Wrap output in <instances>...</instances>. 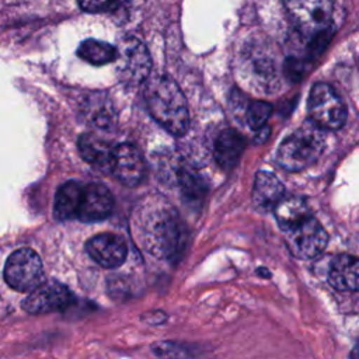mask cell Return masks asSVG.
Wrapping results in <instances>:
<instances>
[{"mask_svg":"<svg viewBox=\"0 0 359 359\" xmlns=\"http://www.w3.org/2000/svg\"><path fill=\"white\" fill-rule=\"evenodd\" d=\"M83 184L77 181H67L59 187L55 195L53 215L57 220L66 222L76 219Z\"/></svg>","mask_w":359,"mask_h":359,"instance_id":"17","label":"cell"},{"mask_svg":"<svg viewBox=\"0 0 359 359\" xmlns=\"http://www.w3.org/2000/svg\"><path fill=\"white\" fill-rule=\"evenodd\" d=\"M111 171L122 184L137 187L143 181L146 172V164L140 150L130 143L115 146Z\"/></svg>","mask_w":359,"mask_h":359,"instance_id":"10","label":"cell"},{"mask_svg":"<svg viewBox=\"0 0 359 359\" xmlns=\"http://www.w3.org/2000/svg\"><path fill=\"white\" fill-rule=\"evenodd\" d=\"M285 196L283 184L269 171H258L255 174L252 188V202L259 210H271Z\"/></svg>","mask_w":359,"mask_h":359,"instance_id":"13","label":"cell"},{"mask_svg":"<svg viewBox=\"0 0 359 359\" xmlns=\"http://www.w3.org/2000/svg\"><path fill=\"white\" fill-rule=\"evenodd\" d=\"M244 139L237 130L224 129L215 144V158L217 164L224 170L233 168L238 163L244 151Z\"/></svg>","mask_w":359,"mask_h":359,"instance_id":"16","label":"cell"},{"mask_svg":"<svg viewBox=\"0 0 359 359\" xmlns=\"http://www.w3.org/2000/svg\"><path fill=\"white\" fill-rule=\"evenodd\" d=\"M142 320L150 325H160V324L165 323L167 314L161 310H151V311H146L144 314H142Z\"/></svg>","mask_w":359,"mask_h":359,"instance_id":"24","label":"cell"},{"mask_svg":"<svg viewBox=\"0 0 359 359\" xmlns=\"http://www.w3.org/2000/svg\"><path fill=\"white\" fill-rule=\"evenodd\" d=\"M119 6H122V3L119 1H80V7L84 11L88 13H107V11H114L115 8H118Z\"/></svg>","mask_w":359,"mask_h":359,"instance_id":"23","label":"cell"},{"mask_svg":"<svg viewBox=\"0 0 359 359\" xmlns=\"http://www.w3.org/2000/svg\"><path fill=\"white\" fill-rule=\"evenodd\" d=\"M273 213H275V219H276L279 227L285 231L290 230L292 227L302 223L304 219H307L310 216L304 199L300 196H294V195L283 196L275 205Z\"/></svg>","mask_w":359,"mask_h":359,"instance_id":"18","label":"cell"},{"mask_svg":"<svg viewBox=\"0 0 359 359\" xmlns=\"http://www.w3.org/2000/svg\"><path fill=\"white\" fill-rule=\"evenodd\" d=\"M77 55L95 66L107 65L115 62L116 59V48L108 42L98 39H86L79 45Z\"/></svg>","mask_w":359,"mask_h":359,"instance_id":"20","label":"cell"},{"mask_svg":"<svg viewBox=\"0 0 359 359\" xmlns=\"http://www.w3.org/2000/svg\"><path fill=\"white\" fill-rule=\"evenodd\" d=\"M307 111L310 122L325 130H337L344 126L346 121V107L337 91L327 83H317L313 86Z\"/></svg>","mask_w":359,"mask_h":359,"instance_id":"5","label":"cell"},{"mask_svg":"<svg viewBox=\"0 0 359 359\" xmlns=\"http://www.w3.org/2000/svg\"><path fill=\"white\" fill-rule=\"evenodd\" d=\"M6 283L17 292H32L45 282L42 261L31 248H20L10 254L3 272Z\"/></svg>","mask_w":359,"mask_h":359,"instance_id":"6","label":"cell"},{"mask_svg":"<svg viewBox=\"0 0 359 359\" xmlns=\"http://www.w3.org/2000/svg\"><path fill=\"white\" fill-rule=\"evenodd\" d=\"M327 243V231L311 216L287 230L286 234L289 251L299 259H311L318 257L325 250Z\"/></svg>","mask_w":359,"mask_h":359,"instance_id":"8","label":"cell"},{"mask_svg":"<svg viewBox=\"0 0 359 359\" xmlns=\"http://www.w3.org/2000/svg\"><path fill=\"white\" fill-rule=\"evenodd\" d=\"M151 353L158 359H195L202 355V346L182 341H158L150 345Z\"/></svg>","mask_w":359,"mask_h":359,"instance_id":"19","label":"cell"},{"mask_svg":"<svg viewBox=\"0 0 359 359\" xmlns=\"http://www.w3.org/2000/svg\"><path fill=\"white\" fill-rule=\"evenodd\" d=\"M271 112H272L271 104H268L265 101H252L248 105V109L245 114L250 128L254 130L262 129L265 126V122L268 121Z\"/></svg>","mask_w":359,"mask_h":359,"instance_id":"22","label":"cell"},{"mask_svg":"<svg viewBox=\"0 0 359 359\" xmlns=\"http://www.w3.org/2000/svg\"><path fill=\"white\" fill-rule=\"evenodd\" d=\"M358 280V259L348 254L337 255L328 271L330 285L341 292H356Z\"/></svg>","mask_w":359,"mask_h":359,"instance_id":"15","label":"cell"},{"mask_svg":"<svg viewBox=\"0 0 359 359\" xmlns=\"http://www.w3.org/2000/svg\"><path fill=\"white\" fill-rule=\"evenodd\" d=\"M114 199L108 188L98 182L83 185L76 219L93 223L107 219L111 215Z\"/></svg>","mask_w":359,"mask_h":359,"instance_id":"11","label":"cell"},{"mask_svg":"<svg viewBox=\"0 0 359 359\" xmlns=\"http://www.w3.org/2000/svg\"><path fill=\"white\" fill-rule=\"evenodd\" d=\"M144 98L150 115L165 130L175 136H181L188 130V104L184 93L172 79L158 76L149 80Z\"/></svg>","mask_w":359,"mask_h":359,"instance_id":"2","label":"cell"},{"mask_svg":"<svg viewBox=\"0 0 359 359\" xmlns=\"http://www.w3.org/2000/svg\"><path fill=\"white\" fill-rule=\"evenodd\" d=\"M116 74L126 87L143 84L151 70V57L146 45L135 38H123L116 48Z\"/></svg>","mask_w":359,"mask_h":359,"instance_id":"4","label":"cell"},{"mask_svg":"<svg viewBox=\"0 0 359 359\" xmlns=\"http://www.w3.org/2000/svg\"><path fill=\"white\" fill-rule=\"evenodd\" d=\"M79 151L81 157L91 165H94L98 170L111 171V163H112V154L114 147L109 142L93 135V133H84L79 137Z\"/></svg>","mask_w":359,"mask_h":359,"instance_id":"14","label":"cell"},{"mask_svg":"<svg viewBox=\"0 0 359 359\" xmlns=\"http://www.w3.org/2000/svg\"><path fill=\"white\" fill-rule=\"evenodd\" d=\"M87 254L104 268L121 266L128 255V247L121 236L102 233L91 237L86 243Z\"/></svg>","mask_w":359,"mask_h":359,"instance_id":"12","label":"cell"},{"mask_svg":"<svg viewBox=\"0 0 359 359\" xmlns=\"http://www.w3.org/2000/svg\"><path fill=\"white\" fill-rule=\"evenodd\" d=\"M178 182L182 189V194L188 201H201L206 192V184L203 178L192 168H181L178 171Z\"/></svg>","mask_w":359,"mask_h":359,"instance_id":"21","label":"cell"},{"mask_svg":"<svg viewBox=\"0 0 359 359\" xmlns=\"http://www.w3.org/2000/svg\"><path fill=\"white\" fill-rule=\"evenodd\" d=\"M325 146L324 130L309 122L283 139L278 149V163L287 171H300L311 165Z\"/></svg>","mask_w":359,"mask_h":359,"instance_id":"3","label":"cell"},{"mask_svg":"<svg viewBox=\"0 0 359 359\" xmlns=\"http://www.w3.org/2000/svg\"><path fill=\"white\" fill-rule=\"evenodd\" d=\"M293 25L311 41L327 32L331 25L332 3L328 0H290L285 3Z\"/></svg>","mask_w":359,"mask_h":359,"instance_id":"7","label":"cell"},{"mask_svg":"<svg viewBox=\"0 0 359 359\" xmlns=\"http://www.w3.org/2000/svg\"><path fill=\"white\" fill-rule=\"evenodd\" d=\"M73 302L74 296L67 286L57 280H48L29 292L21 306L29 314H48L62 311Z\"/></svg>","mask_w":359,"mask_h":359,"instance_id":"9","label":"cell"},{"mask_svg":"<svg viewBox=\"0 0 359 359\" xmlns=\"http://www.w3.org/2000/svg\"><path fill=\"white\" fill-rule=\"evenodd\" d=\"M142 247L157 258L174 255L182 243V226L175 209L160 198L144 201L135 217Z\"/></svg>","mask_w":359,"mask_h":359,"instance_id":"1","label":"cell"},{"mask_svg":"<svg viewBox=\"0 0 359 359\" xmlns=\"http://www.w3.org/2000/svg\"><path fill=\"white\" fill-rule=\"evenodd\" d=\"M356 355H358V353H356V348H353V351L351 352L349 358H351V359H356Z\"/></svg>","mask_w":359,"mask_h":359,"instance_id":"25","label":"cell"}]
</instances>
